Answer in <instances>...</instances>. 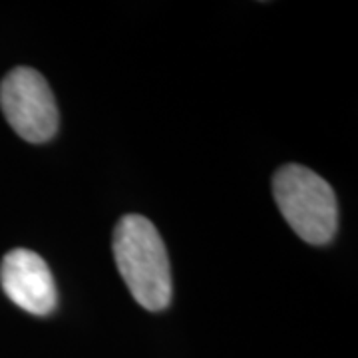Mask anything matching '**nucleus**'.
<instances>
[{"mask_svg": "<svg viewBox=\"0 0 358 358\" xmlns=\"http://www.w3.org/2000/svg\"><path fill=\"white\" fill-rule=\"evenodd\" d=\"M275 199L285 221L310 245H327L338 227L333 187L305 166L281 167L273 179Z\"/></svg>", "mask_w": 358, "mask_h": 358, "instance_id": "obj_2", "label": "nucleus"}, {"mask_svg": "<svg viewBox=\"0 0 358 358\" xmlns=\"http://www.w3.org/2000/svg\"><path fill=\"white\" fill-rule=\"evenodd\" d=\"M0 108L10 128L26 141H48L58 129V108L50 86L32 68H14L0 84Z\"/></svg>", "mask_w": 358, "mask_h": 358, "instance_id": "obj_3", "label": "nucleus"}, {"mask_svg": "<svg viewBox=\"0 0 358 358\" xmlns=\"http://www.w3.org/2000/svg\"><path fill=\"white\" fill-rule=\"evenodd\" d=\"M0 285L14 305L46 317L58 305V293L46 261L34 251L14 249L0 265Z\"/></svg>", "mask_w": 358, "mask_h": 358, "instance_id": "obj_4", "label": "nucleus"}, {"mask_svg": "<svg viewBox=\"0 0 358 358\" xmlns=\"http://www.w3.org/2000/svg\"><path fill=\"white\" fill-rule=\"evenodd\" d=\"M117 271L145 310H164L171 301V268L164 239L143 215H126L114 231Z\"/></svg>", "mask_w": 358, "mask_h": 358, "instance_id": "obj_1", "label": "nucleus"}]
</instances>
